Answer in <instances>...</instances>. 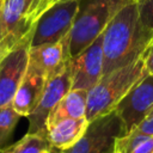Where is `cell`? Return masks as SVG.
<instances>
[{
  "instance_id": "cell-4",
  "label": "cell",
  "mask_w": 153,
  "mask_h": 153,
  "mask_svg": "<svg viewBox=\"0 0 153 153\" xmlns=\"http://www.w3.org/2000/svg\"><path fill=\"white\" fill-rule=\"evenodd\" d=\"M79 0H63L48 7L35 22L30 41V48L56 43L68 36Z\"/></svg>"
},
{
  "instance_id": "cell-7",
  "label": "cell",
  "mask_w": 153,
  "mask_h": 153,
  "mask_svg": "<svg viewBox=\"0 0 153 153\" xmlns=\"http://www.w3.org/2000/svg\"><path fill=\"white\" fill-rule=\"evenodd\" d=\"M31 35H27L0 57V108L12 105L29 63Z\"/></svg>"
},
{
  "instance_id": "cell-16",
  "label": "cell",
  "mask_w": 153,
  "mask_h": 153,
  "mask_svg": "<svg viewBox=\"0 0 153 153\" xmlns=\"http://www.w3.org/2000/svg\"><path fill=\"white\" fill-rule=\"evenodd\" d=\"M20 117L22 116L12 108V105L0 108V151L7 147L6 143L8 142Z\"/></svg>"
},
{
  "instance_id": "cell-23",
  "label": "cell",
  "mask_w": 153,
  "mask_h": 153,
  "mask_svg": "<svg viewBox=\"0 0 153 153\" xmlns=\"http://www.w3.org/2000/svg\"><path fill=\"white\" fill-rule=\"evenodd\" d=\"M62 151H59V149H56V148H54V147H51L50 148V153H61Z\"/></svg>"
},
{
  "instance_id": "cell-19",
  "label": "cell",
  "mask_w": 153,
  "mask_h": 153,
  "mask_svg": "<svg viewBox=\"0 0 153 153\" xmlns=\"http://www.w3.org/2000/svg\"><path fill=\"white\" fill-rule=\"evenodd\" d=\"M142 59H143V63H145L146 75L153 74V41L149 43V45L145 50V53L142 55Z\"/></svg>"
},
{
  "instance_id": "cell-8",
  "label": "cell",
  "mask_w": 153,
  "mask_h": 153,
  "mask_svg": "<svg viewBox=\"0 0 153 153\" xmlns=\"http://www.w3.org/2000/svg\"><path fill=\"white\" fill-rule=\"evenodd\" d=\"M103 33L86 49L72 57L69 71L72 78L71 90L90 91L103 76Z\"/></svg>"
},
{
  "instance_id": "cell-15",
  "label": "cell",
  "mask_w": 153,
  "mask_h": 153,
  "mask_svg": "<svg viewBox=\"0 0 153 153\" xmlns=\"http://www.w3.org/2000/svg\"><path fill=\"white\" fill-rule=\"evenodd\" d=\"M51 148L47 135L43 134H29L24 135L16 143L5 147L1 153H43Z\"/></svg>"
},
{
  "instance_id": "cell-12",
  "label": "cell",
  "mask_w": 153,
  "mask_h": 153,
  "mask_svg": "<svg viewBox=\"0 0 153 153\" xmlns=\"http://www.w3.org/2000/svg\"><path fill=\"white\" fill-rule=\"evenodd\" d=\"M47 81L44 74L38 68L27 63L25 75L12 100V108L22 117H27L33 111L41 99Z\"/></svg>"
},
{
  "instance_id": "cell-27",
  "label": "cell",
  "mask_w": 153,
  "mask_h": 153,
  "mask_svg": "<svg viewBox=\"0 0 153 153\" xmlns=\"http://www.w3.org/2000/svg\"><path fill=\"white\" fill-rule=\"evenodd\" d=\"M0 153H1V152H0Z\"/></svg>"
},
{
  "instance_id": "cell-11",
  "label": "cell",
  "mask_w": 153,
  "mask_h": 153,
  "mask_svg": "<svg viewBox=\"0 0 153 153\" xmlns=\"http://www.w3.org/2000/svg\"><path fill=\"white\" fill-rule=\"evenodd\" d=\"M68 36L56 43L32 47L29 50V63L38 68L47 80L61 74L69 65Z\"/></svg>"
},
{
  "instance_id": "cell-13",
  "label": "cell",
  "mask_w": 153,
  "mask_h": 153,
  "mask_svg": "<svg viewBox=\"0 0 153 153\" xmlns=\"http://www.w3.org/2000/svg\"><path fill=\"white\" fill-rule=\"evenodd\" d=\"M88 123L86 117L60 121L47 128V139L51 147L67 151L82 137Z\"/></svg>"
},
{
  "instance_id": "cell-25",
  "label": "cell",
  "mask_w": 153,
  "mask_h": 153,
  "mask_svg": "<svg viewBox=\"0 0 153 153\" xmlns=\"http://www.w3.org/2000/svg\"><path fill=\"white\" fill-rule=\"evenodd\" d=\"M43 153H50V149H49V151H45V152H43Z\"/></svg>"
},
{
  "instance_id": "cell-21",
  "label": "cell",
  "mask_w": 153,
  "mask_h": 153,
  "mask_svg": "<svg viewBox=\"0 0 153 153\" xmlns=\"http://www.w3.org/2000/svg\"><path fill=\"white\" fill-rule=\"evenodd\" d=\"M60 1H63V0H42L41 4H39V6L37 7L36 13H35V22H36V19H37V18H38V17H39V16L48 8V7L55 5V4L60 2Z\"/></svg>"
},
{
  "instance_id": "cell-26",
  "label": "cell",
  "mask_w": 153,
  "mask_h": 153,
  "mask_svg": "<svg viewBox=\"0 0 153 153\" xmlns=\"http://www.w3.org/2000/svg\"><path fill=\"white\" fill-rule=\"evenodd\" d=\"M135 1H136V0H135Z\"/></svg>"
},
{
  "instance_id": "cell-10",
  "label": "cell",
  "mask_w": 153,
  "mask_h": 153,
  "mask_svg": "<svg viewBox=\"0 0 153 153\" xmlns=\"http://www.w3.org/2000/svg\"><path fill=\"white\" fill-rule=\"evenodd\" d=\"M152 106L153 74H148L137 81L115 108L124 123L126 134L133 130L140 122L146 118Z\"/></svg>"
},
{
  "instance_id": "cell-1",
  "label": "cell",
  "mask_w": 153,
  "mask_h": 153,
  "mask_svg": "<svg viewBox=\"0 0 153 153\" xmlns=\"http://www.w3.org/2000/svg\"><path fill=\"white\" fill-rule=\"evenodd\" d=\"M153 41V31L140 20L136 1L118 11L103 32V75L137 61Z\"/></svg>"
},
{
  "instance_id": "cell-3",
  "label": "cell",
  "mask_w": 153,
  "mask_h": 153,
  "mask_svg": "<svg viewBox=\"0 0 153 153\" xmlns=\"http://www.w3.org/2000/svg\"><path fill=\"white\" fill-rule=\"evenodd\" d=\"M145 75L142 56L126 67L103 75L98 84L88 91L86 120L91 122L94 118L115 110L130 88Z\"/></svg>"
},
{
  "instance_id": "cell-14",
  "label": "cell",
  "mask_w": 153,
  "mask_h": 153,
  "mask_svg": "<svg viewBox=\"0 0 153 153\" xmlns=\"http://www.w3.org/2000/svg\"><path fill=\"white\" fill-rule=\"evenodd\" d=\"M88 91L86 90H69V92L59 102V104L50 112L45 129L63 120H76L86 116Z\"/></svg>"
},
{
  "instance_id": "cell-22",
  "label": "cell",
  "mask_w": 153,
  "mask_h": 153,
  "mask_svg": "<svg viewBox=\"0 0 153 153\" xmlns=\"http://www.w3.org/2000/svg\"><path fill=\"white\" fill-rule=\"evenodd\" d=\"M27 1L30 2V16H31V18L35 22V13H36L37 7L39 6V4H41L42 0H27Z\"/></svg>"
},
{
  "instance_id": "cell-9",
  "label": "cell",
  "mask_w": 153,
  "mask_h": 153,
  "mask_svg": "<svg viewBox=\"0 0 153 153\" xmlns=\"http://www.w3.org/2000/svg\"><path fill=\"white\" fill-rule=\"evenodd\" d=\"M72 86V78L69 65L59 75L47 81L41 99L33 111L27 116L29 120V134H43L47 135V120L59 102L69 92Z\"/></svg>"
},
{
  "instance_id": "cell-18",
  "label": "cell",
  "mask_w": 153,
  "mask_h": 153,
  "mask_svg": "<svg viewBox=\"0 0 153 153\" xmlns=\"http://www.w3.org/2000/svg\"><path fill=\"white\" fill-rule=\"evenodd\" d=\"M134 131L139 133V134H142L147 137H151L153 136V116L151 117H147L145 118L142 122H140L134 129ZM131 131V130H130Z\"/></svg>"
},
{
  "instance_id": "cell-20",
  "label": "cell",
  "mask_w": 153,
  "mask_h": 153,
  "mask_svg": "<svg viewBox=\"0 0 153 153\" xmlns=\"http://www.w3.org/2000/svg\"><path fill=\"white\" fill-rule=\"evenodd\" d=\"M131 153H153V136L137 145Z\"/></svg>"
},
{
  "instance_id": "cell-24",
  "label": "cell",
  "mask_w": 153,
  "mask_h": 153,
  "mask_svg": "<svg viewBox=\"0 0 153 153\" xmlns=\"http://www.w3.org/2000/svg\"><path fill=\"white\" fill-rule=\"evenodd\" d=\"M151 116H153V106H152V108H151V110L148 111V114H147L146 118H147V117H151Z\"/></svg>"
},
{
  "instance_id": "cell-6",
  "label": "cell",
  "mask_w": 153,
  "mask_h": 153,
  "mask_svg": "<svg viewBox=\"0 0 153 153\" xmlns=\"http://www.w3.org/2000/svg\"><path fill=\"white\" fill-rule=\"evenodd\" d=\"M33 24L27 0H0V57L30 35Z\"/></svg>"
},
{
  "instance_id": "cell-5",
  "label": "cell",
  "mask_w": 153,
  "mask_h": 153,
  "mask_svg": "<svg viewBox=\"0 0 153 153\" xmlns=\"http://www.w3.org/2000/svg\"><path fill=\"white\" fill-rule=\"evenodd\" d=\"M126 134V127L116 110L94 118L82 137L61 153H112L117 137Z\"/></svg>"
},
{
  "instance_id": "cell-17",
  "label": "cell",
  "mask_w": 153,
  "mask_h": 153,
  "mask_svg": "<svg viewBox=\"0 0 153 153\" xmlns=\"http://www.w3.org/2000/svg\"><path fill=\"white\" fill-rule=\"evenodd\" d=\"M136 6L141 23L153 31V0H136Z\"/></svg>"
},
{
  "instance_id": "cell-2",
  "label": "cell",
  "mask_w": 153,
  "mask_h": 153,
  "mask_svg": "<svg viewBox=\"0 0 153 153\" xmlns=\"http://www.w3.org/2000/svg\"><path fill=\"white\" fill-rule=\"evenodd\" d=\"M134 0H79L78 11L68 33L71 59L91 45L121 8Z\"/></svg>"
}]
</instances>
